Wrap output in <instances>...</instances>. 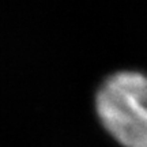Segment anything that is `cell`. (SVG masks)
Wrapping results in <instances>:
<instances>
[{
	"label": "cell",
	"mask_w": 147,
	"mask_h": 147,
	"mask_svg": "<svg viewBox=\"0 0 147 147\" xmlns=\"http://www.w3.org/2000/svg\"><path fill=\"white\" fill-rule=\"evenodd\" d=\"M101 124L123 147H147V76L119 71L101 84L95 98Z\"/></svg>",
	"instance_id": "cell-1"
}]
</instances>
